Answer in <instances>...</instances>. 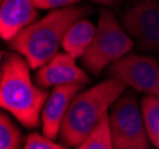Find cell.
Wrapping results in <instances>:
<instances>
[{
  "label": "cell",
  "instance_id": "cell-1",
  "mask_svg": "<svg viewBox=\"0 0 159 149\" xmlns=\"http://www.w3.org/2000/svg\"><path fill=\"white\" fill-rule=\"evenodd\" d=\"M31 66L19 53L4 56L0 73V104L29 129L40 125L47 91L33 84Z\"/></svg>",
  "mask_w": 159,
  "mask_h": 149
},
{
  "label": "cell",
  "instance_id": "cell-2",
  "mask_svg": "<svg viewBox=\"0 0 159 149\" xmlns=\"http://www.w3.org/2000/svg\"><path fill=\"white\" fill-rule=\"evenodd\" d=\"M88 13L87 6L51 10L40 20L23 28L10 42V46L26 59L31 69H39L58 53L68 30Z\"/></svg>",
  "mask_w": 159,
  "mask_h": 149
},
{
  "label": "cell",
  "instance_id": "cell-3",
  "mask_svg": "<svg viewBox=\"0 0 159 149\" xmlns=\"http://www.w3.org/2000/svg\"><path fill=\"white\" fill-rule=\"evenodd\" d=\"M118 78H108L74 97L60 131L61 142L79 147L108 114V109L126 91Z\"/></svg>",
  "mask_w": 159,
  "mask_h": 149
},
{
  "label": "cell",
  "instance_id": "cell-4",
  "mask_svg": "<svg viewBox=\"0 0 159 149\" xmlns=\"http://www.w3.org/2000/svg\"><path fill=\"white\" fill-rule=\"evenodd\" d=\"M132 47V38L119 24L115 14L108 8H102L98 19L96 32L82 57V64L92 75L99 76L106 66L128 55Z\"/></svg>",
  "mask_w": 159,
  "mask_h": 149
},
{
  "label": "cell",
  "instance_id": "cell-5",
  "mask_svg": "<svg viewBox=\"0 0 159 149\" xmlns=\"http://www.w3.org/2000/svg\"><path fill=\"white\" fill-rule=\"evenodd\" d=\"M109 130L114 149H151L152 143L134 92H124L111 107Z\"/></svg>",
  "mask_w": 159,
  "mask_h": 149
},
{
  "label": "cell",
  "instance_id": "cell-6",
  "mask_svg": "<svg viewBox=\"0 0 159 149\" xmlns=\"http://www.w3.org/2000/svg\"><path fill=\"white\" fill-rule=\"evenodd\" d=\"M107 75L138 92L159 98V63L145 55H126L109 65Z\"/></svg>",
  "mask_w": 159,
  "mask_h": 149
},
{
  "label": "cell",
  "instance_id": "cell-7",
  "mask_svg": "<svg viewBox=\"0 0 159 149\" xmlns=\"http://www.w3.org/2000/svg\"><path fill=\"white\" fill-rule=\"evenodd\" d=\"M121 23L139 49L159 50V0H135L124 12Z\"/></svg>",
  "mask_w": 159,
  "mask_h": 149
},
{
  "label": "cell",
  "instance_id": "cell-8",
  "mask_svg": "<svg viewBox=\"0 0 159 149\" xmlns=\"http://www.w3.org/2000/svg\"><path fill=\"white\" fill-rule=\"evenodd\" d=\"M76 58L66 52L57 53L47 64L40 66L36 73V83L44 89L66 84H87L89 77L76 64Z\"/></svg>",
  "mask_w": 159,
  "mask_h": 149
},
{
  "label": "cell",
  "instance_id": "cell-9",
  "mask_svg": "<svg viewBox=\"0 0 159 149\" xmlns=\"http://www.w3.org/2000/svg\"><path fill=\"white\" fill-rule=\"evenodd\" d=\"M84 84H66L55 86L42 111V129L44 136L55 140L60 135L62 123L74 97Z\"/></svg>",
  "mask_w": 159,
  "mask_h": 149
},
{
  "label": "cell",
  "instance_id": "cell-10",
  "mask_svg": "<svg viewBox=\"0 0 159 149\" xmlns=\"http://www.w3.org/2000/svg\"><path fill=\"white\" fill-rule=\"evenodd\" d=\"M36 0H1L0 34L11 42L26 26L34 23L38 15Z\"/></svg>",
  "mask_w": 159,
  "mask_h": 149
},
{
  "label": "cell",
  "instance_id": "cell-11",
  "mask_svg": "<svg viewBox=\"0 0 159 149\" xmlns=\"http://www.w3.org/2000/svg\"><path fill=\"white\" fill-rule=\"evenodd\" d=\"M96 32V26L87 18L77 20L66 33L62 47L74 58H82L90 46Z\"/></svg>",
  "mask_w": 159,
  "mask_h": 149
},
{
  "label": "cell",
  "instance_id": "cell-12",
  "mask_svg": "<svg viewBox=\"0 0 159 149\" xmlns=\"http://www.w3.org/2000/svg\"><path fill=\"white\" fill-rule=\"evenodd\" d=\"M141 111L148 138L159 149V98L146 95L141 99Z\"/></svg>",
  "mask_w": 159,
  "mask_h": 149
},
{
  "label": "cell",
  "instance_id": "cell-13",
  "mask_svg": "<svg viewBox=\"0 0 159 149\" xmlns=\"http://www.w3.org/2000/svg\"><path fill=\"white\" fill-rule=\"evenodd\" d=\"M77 149H114L109 130V114L102 118L99 125L80 144Z\"/></svg>",
  "mask_w": 159,
  "mask_h": 149
},
{
  "label": "cell",
  "instance_id": "cell-14",
  "mask_svg": "<svg viewBox=\"0 0 159 149\" xmlns=\"http://www.w3.org/2000/svg\"><path fill=\"white\" fill-rule=\"evenodd\" d=\"M21 133L6 114L0 116V149H19Z\"/></svg>",
  "mask_w": 159,
  "mask_h": 149
},
{
  "label": "cell",
  "instance_id": "cell-15",
  "mask_svg": "<svg viewBox=\"0 0 159 149\" xmlns=\"http://www.w3.org/2000/svg\"><path fill=\"white\" fill-rule=\"evenodd\" d=\"M23 149H68L66 147L53 142L51 138L43 136L38 133L30 134Z\"/></svg>",
  "mask_w": 159,
  "mask_h": 149
},
{
  "label": "cell",
  "instance_id": "cell-16",
  "mask_svg": "<svg viewBox=\"0 0 159 149\" xmlns=\"http://www.w3.org/2000/svg\"><path fill=\"white\" fill-rule=\"evenodd\" d=\"M81 0H36L38 10H57L63 7L74 6Z\"/></svg>",
  "mask_w": 159,
  "mask_h": 149
},
{
  "label": "cell",
  "instance_id": "cell-17",
  "mask_svg": "<svg viewBox=\"0 0 159 149\" xmlns=\"http://www.w3.org/2000/svg\"><path fill=\"white\" fill-rule=\"evenodd\" d=\"M89 1H93V2H96V4H101V5H105V6H113L116 2V0H89Z\"/></svg>",
  "mask_w": 159,
  "mask_h": 149
}]
</instances>
